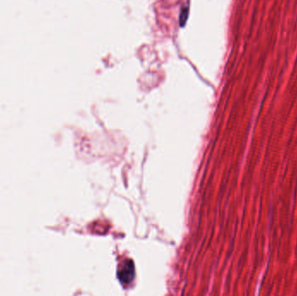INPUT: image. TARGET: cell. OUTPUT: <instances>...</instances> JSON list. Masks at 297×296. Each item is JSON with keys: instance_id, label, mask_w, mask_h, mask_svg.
<instances>
[{"instance_id": "1", "label": "cell", "mask_w": 297, "mask_h": 296, "mask_svg": "<svg viewBox=\"0 0 297 296\" xmlns=\"http://www.w3.org/2000/svg\"><path fill=\"white\" fill-rule=\"evenodd\" d=\"M135 275L134 264L131 261L122 263L118 271V276L122 283H131Z\"/></svg>"}, {"instance_id": "2", "label": "cell", "mask_w": 297, "mask_h": 296, "mask_svg": "<svg viewBox=\"0 0 297 296\" xmlns=\"http://www.w3.org/2000/svg\"><path fill=\"white\" fill-rule=\"evenodd\" d=\"M188 3L186 4L185 6H183L181 10V13H180V26L183 27L185 26L187 19H188Z\"/></svg>"}]
</instances>
